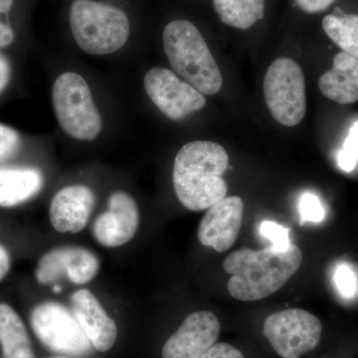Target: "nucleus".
Returning a JSON list of instances; mask_svg holds the SVG:
<instances>
[{"label": "nucleus", "instance_id": "f8f14e48", "mask_svg": "<svg viewBox=\"0 0 358 358\" xmlns=\"http://www.w3.org/2000/svg\"><path fill=\"white\" fill-rule=\"evenodd\" d=\"M140 224L138 205L129 193L117 192L108 199V210L96 219L93 235L105 247L115 248L129 243Z\"/></svg>", "mask_w": 358, "mask_h": 358}, {"label": "nucleus", "instance_id": "6e6552de", "mask_svg": "<svg viewBox=\"0 0 358 358\" xmlns=\"http://www.w3.org/2000/svg\"><path fill=\"white\" fill-rule=\"evenodd\" d=\"M322 327L308 310L289 308L268 315L263 334L282 358H301L319 345Z\"/></svg>", "mask_w": 358, "mask_h": 358}, {"label": "nucleus", "instance_id": "20e7f679", "mask_svg": "<svg viewBox=\"0 0 358 358\" xmlns=\"http://www.w3.org/2000/svg\"><path fill=\"white\" fill-rule=\"evenodd\" d=\"M70 27L78 46L91 55H108L120 50L131 32L124 11L94 0L73 2Z\"/></svg>", "mask_w": 358, "mask_h": 358}, {"label": "nucleus", "instance_id": "39448f33", "mask_svg": "<svg viewBox=\"0 0 358 358\" xmlns=\"http://www.w3.org/2000/svg\"><path fill=\"white\" fill-rule=\"evenodd\" d=\"M52 102L59 124L68 136L80 141L98 138L102 131V117L81 75L61 74L54 82Z\"/></svg>", "mask_w": 358, "mask_h": 358}, {"label": "nucleus", "instance_id": "0eeeda50", "mask_svg": "<svg viewBox=\"0 0 358 358\" xmlns=\"http://www.w3.org/2000/svg\"><path fill=\"white\" fill-rule=\"evenodd\" d=\"M30 322L37 338L51 352L66 357H85L92 343L76 317L65 306L44 301L33 308Z\"/></svg>", "mask_w": 358, "mask_h": 358}, {"label": "nucleus", "instance_id": "4468645a", "mask_svg": "<svg viewBox=\"0 0 358 358\" xmlns=\"http://www.w3.org/2000/svg\"><path fill=\"white\" fill-rule=\"evenodd\" d=\"M72 313L93 348L106 352L114 346L117 327L101 306L95 294L89 289H78L71 296Z\"/></svg>", "mask_w": 358, "mask_h": 358}, {"label": "nucleus", "instance_id": "4be33fe9", "mask_svg": "<svg viewBox=\"0 0 358 358\" xmlns=\"http://www.w3.org/2000/svg\"><path fill=\"white\" fill-rule=\"evenodd\" d=\"M334 284L339 293L345 298H352L357 293V280L348 264H341L334 275Z\"/></svg>", "mask_w": 358, "mask_h": 358}, {"label": "nucleus", "instance_id": "2f4dec72", "mask_svg": "<svg viewBox=\"0 0 358 358\" xmlns=\"http://www.w3.org/2000/svg\"><path fill=\"white\" fill-rule=\"evenodd\" d=\"M46 358H71L69 357H66V355H55V357H49Z\"/></svg>", "mask_w": 358, "mask_h": 358}, {"label": "nucleus", "instance_id": "a211bd4d", "mask_svg": "<svg viewBox=\"0 0 358 358\" xmlns=\"http://www.w3.org/2000/svg\"><path fill=\"white\" fill-rule=\"evenodd\" d=\"M0 346L1 358L34 357L22 320L7 303H0Z\"/></svg>", "mask_w": 358, "mask_h": 358}, {"label": "nucleus", "instance_id": "c85d7f7f", "mask_svg": "<svg viewBox=\"0 0 358 358\" xmlns=\"http://www.w3.org/2000/svg\"><path fill=\"white\" fill-rule=\"evenodd\" d=\"M10 65L6 58L0 54V93L6 88L10 80Z\"/></svg>", "mask_w": 358, "mask_h": 358}, {"label": "nucleus", "instance_id": "9b49d317", "mask_svg": "<svg viewBox=\"0 0 358 358\" xmlns=\"http://www.w3.org/2000/svg\"><path fill=\"white\" fill-rule=\"evenodd\" d=\"M220 329V322L213 313L200 310L190 313L164 343L162 358L201 357L215 345Z\"/></svg>", "mask_w": 358, "mask_h": 358}, {"label": "nucleus", "instance_id": "2eb2a0df", "mask_svg": "<svg viewBox=\"0 0 358 358\" xmlns=\"http://www.w3.org/2000/svg\"><path fill=\"white\" fill-rule=\"evenodd\" d=\"M96 197L91 188L69 185L56 193L50 205V220L60 233H78L86 227L95 206Z\"/></svg>", "mask_w": 358, "mask_h": 358}, {"label": "nucleus", "instance_id": "a878e982", "mask_svg": "<svg viewBox=\"0 0 358 358\" xmlns=\"http://www.w3.org/2000/svg\"><path fill=\"white\" fill-rule=\"evenodd\" d=\"M14 0H0V48L8 46L14 40V32L11 26L3 18L6 17Z\"/></svg>", "mask_w": 358, "mask_h": 358}, {"label": "nucleus", "instance_id": "7ed1b4c3", "mask_svg": "<svg viewBox=\"0 0 358 358\" xmlns=\"http://www.w3.org/2000/svg\"><path fill=\"white\" fill-rule=\"evenodd\" d=\"M164 48L174 72L202 95H215L222 88L220 68L192 22L174 20L169 23L164 31Z\"/></svg>", "mask_w": 358, "mask_h": 358}, {"label": "nucleus", "instance_id": "dca6fc26", "mask_svg": "<svg viewBox=\"0 0 358 358\" xmlns=\"http://www.w3.org/2000/svg\"><path fill=\"white\" fill-rule=\"evenodd\" d=\"M322 95L334 102L353 103L358 101V59L345 52L334 59L333 68L320 78Z\"/></svg>", "mask_w": 358, "mask_h": 358}, {"label": "nucleus", "instance_id": "b1692460", "mask_svg": "<svg viewBox=\"0 0 358 358\" xmlns=\"http://www.w3.org/2000/svg\"><path fill=\"white\" fill-rule=\"evenodd\" d=\"M301 220L320 223L326 217L322 202L312 193H305L300 201Z\"/></svg>", "mask_w": 358, "mask_h": 358}, {"label": "nucleus", "instance_id": "ddd939ff", "mask_svg": "<svg viewBox=\"0 0 358 358\" xmlns=\"http://www.w3.org/2000/svg\"><path fill=\"white\" fill-rule=\"evenodd\" d=\"M244 208L243 200L239 196L225 197L208 208L197 232L200 243L219 253L230 249L241 229Z\"/></svg>", "mask_w": 358, "mask_h": 358}, {"label": "nucleus", "instance_id": "393cba45", "mask_svg": "<svg viewBox=\"0 0 358 358\" xmlns=\"http://www.w3.org/2000/svg\"><path fill=\"white\" fill-rule=\"evenodd\" d=\"M20 141L17 131L0 124V162L13 157L20 148Z\"/></svg>", "mask_w": 358, "mask_h": 358}, {"label": "nucleus", "instance_id": "c756f323", "mask_svg": "<svg viewBox=\"0 0 358 358\" xmlns=\"http://www.w3.org/2000/svg\"><path fill=\"white\" fill-rule=\"evenodd\" d=\"M10 266V255H9L8 251L0 244V281H2L4 277L8 274Z\"/></svg>", "mask_w": 358, "mask_h": 358}, {"label": "nucleus", "instance_id": "9d476101", "mask_svg": "<svg viewBox=\"0 0 358 358\" xmlns=\"http://www.w3.org/2000/svg\"><path fill=\"white\" fill-rule=\"evenodd\" d=\"M100 270L96 254L82 247H60L49 251L40 259L35 272L41 285L53 284L61 278L76 285L87 284Z\"/></svg>", "mask_w": 358, "mask_h": 358}, {"label": "nucleus", "instance_id": "f3484780", "mask_svg": "<svg viewBox=\"0 0 358 358\" xmlns=\"http://www.w3.org/2000/svg\"><path fill=\"white\" fill-rule=\"evenodd\" d=\"M43 176L36 169H0V207L17 206L38 194Z\"/></svg>", "mask_w": 358, "mask_h": 358}, {"label": "nucleus", "instance_id": "f03ea898", "mask_svg": "<svg viewBox=\"0 0 358 358\" xmlns=\"http://www.w3.org/2000/svg\"><path fill=\"white\" fill-rule=\"evenodd\" d=\"M303 263L299 247L291 244L285 251L272 246L255 251L236 250L226 257L223 268L231 275L227 288L238 301L262 300L275 293L291 279Z\"/></svg>", "mask_w": 358, "mask_h": 358}, {"label": "nucleus", "instance_id": "cd10ccee", "mask_svg": "<svg viewBox=\"0 0 358 358\" xmlns=\"http://www.w3.org/2000/svg\"><path fill=\"white\" fill-rule=\"evenodd\" d=\"M336 0H294L301 10L308 13H319L326 10Z\"/></svg>", "mask_w": 358, "mask_h": 358}, {"label": "nucleus", "instance_id": "f257e3e1", "mask_svg": "<svg viewBox=\"0 0 358 358\" xmlns=\"http://www.w3.org/2000/svg\"><path fill=\"white\" fill-rule=\"evenodd\" d=\"M229 157L222 145L214 141L186 143L174 159L173 180L176 196L192 211H202L225 199L228 186L223 174Z\"/></svg>", "mask_w": 358, "mask_h": 358}, {"label": "nucleus", "instance_id": "7c9ffc66", "mask_svg": "<svg viewBox=\"0 0 358 358\" xmlns=\"http://www.w3.org/2000/svg\"><path fill=\"white\" fill-rule=\"evenodd\" d=\"M53 291L56 292V293H59V292L61 291V287L59 286V285H56V286L54 287V288H53Z\"/></svg>", "mask_w": 358, "mask_h": 358}, {"label": "nucleus", "instance_id": "5701e85b", "mask_svg": "<svg viewBox=\"0 0 358 358\" xmlns=\"http://www.w3.org/2000/svg\"><path fill=\"white\" fill-rule=\"evenodd\" d=\"M260 232L263 237L267 238L272 242L273 248L278 251H285L291 245L289 230L273 221H264L261 224Z\"/></svg>", "mask_w": 358, "mask_h": 358}, {"label": "nucleus", "instance_id": "412c9836", "mask_svg": "<svg viewBox=\"0 0 358 358\" xmlns=\"http://www.w3.org/2000/svg\"><path fill=\"white\" fill-rule=\"evenodd\" d=\"M338 166L346 173H350L357 166L358 162V122L350 128V134L339 150Z\"/></svg>", "mask_w": 358, "mask_h": 358}, {"label": "nucleus", "instance_id": "aec40b11", "mask_svg": "<svg viewBox=\"0 0 358 358\" xmlns=\"http://www.w3.org/2000/svg\"><path fill=\"white\" fill-rule=\"evenodd\" d=\"M322 28L343 52L358 59V15H327L322 20Z\"/></svg>", "mask_w": 358, "mask_h": 358}, {"label": "nucleus", "instance_id": "423d86ee", "mask_svg": "<svg viewBox=\"0 0 358 358\" xmlns=\"http://www.w3.org/2000/svg\"><path fill=\"white\" fill-rule=\"evenodd\" d=\"M264 98L273 117L286 127L300 124L307 112L305 76L293 59H275L264 78Z\"/></svg>", "mask_w": 358, "mask_h": 358}, {"label": "nucleus", "instance_id": "bb28decb", "mask_svg": "<svg viewBox=\"0 0 358 358\" xmlns=\"http://www.w3.org/2000/svg\"><path fill=\"white\" fill-rule=\"evenodd\" d=\"M199 358H245L243 353L228 343H215Z\"/></svg>", "mask_w": 358, "mask_h": 358}, {"label": "nucleus", "instance_id": "6ab92c4d", "mask_svg": "<svg viewBox=\"0 0 358 358\" xmlns=\"http://www.w3.org/2000/svg\"><path fill=\"white\" fill-rule=\"evenodd\" d=\"M214 8L224 24L249 29L264 18L265 0H213Z\"/></svg>", "mask_w": 358, "mask_h": 358}, {"label": "nucleus", "instance_id": "1a4fd4ad", "mask_svg": "<svg viewBox=\"0 0 358 358\" xmlns=\"http://www.w3.org/2000/svg\"><path fill=\"white\" fill-rule=\"evenodd\" d=\"M148 98L169 119L178 121L206 105L204 95L166 68L155 67L143 79Z\"/></svg>", "mask_w": 358, "mask_h": 358}]
</instances>
